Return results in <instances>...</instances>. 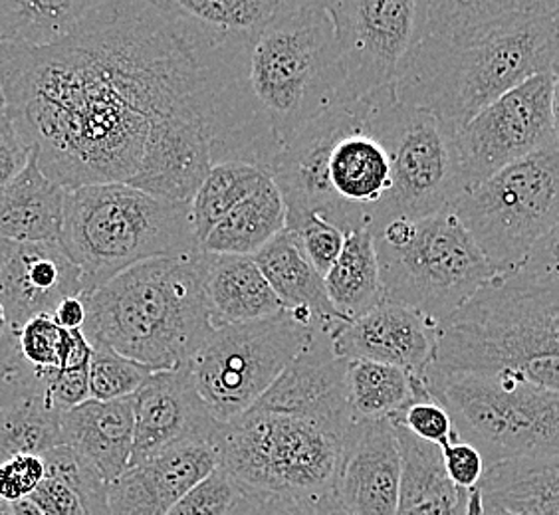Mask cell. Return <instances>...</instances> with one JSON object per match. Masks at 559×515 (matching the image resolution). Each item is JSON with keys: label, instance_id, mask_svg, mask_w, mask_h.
Returning <instances> with one entry per match:
<instances>
[{"label": "cell", "instance_id": "obj_38", "mask_svg": "<svg viewBox=\"0 0 559 515\" xmlns=\"http://www.w3.org/2000/svg\"><path fill=\"white\" fill-rule=\"evenodd\" d=\"M245 490L230 474L216 468L173 505L167 515H233Z\"/></svg>", "mask_w": 559, "mask_h": 515}, {"label": "cell", "instance_id": "obj_40", "mask_svg": "<svg viewBox=\"0 0 559 515\" xmlns=\"http://www.w3.org/2000/svg\"><path fill=\"white\" fill-rule=\"evenodd\" d=\"M393 422L409 430L420 441L444 446L447 442L454 439L459 432L454 429V422L449 415V410L437 403L435 398H423L411 403L409 407L397 417H393Z\"/></svg>", "mask_w": 559, "mask_h": 515}, {"label": "cell", "instance_id": "obj_23", "mask_svg": "<svg viewBox=\"0 0 559 515\" xmlns=\"http://www.w3.org/2000/svg\"><path fill=\"white\" fill-rule=\"evenodd\" d=\"M135 439V397L90 398L62 415V444L96 466L106 482L130 468Z\"/></svg>", "mask_w": 559, "mask_h": 515}, {"label": "cell", "instance_id": "obj_48", "mask_svg": "<svg viewBox=\"0 0 559 515\" xmlns=\"http://www.w3.org/2000/svg\"><path fill=\"white\" fill-rule=\"evenodd\" d=\"M22 357L19 354V332L12 327L9 313L0 301V371L19 366Z\"/></svg>", "mask_w": 559, "mask_h": 515}, {"label": "cell", "instance_id": "obj_11", "mask_svg": "<svg viewBox=\"0 0 559 515\" xmlns=\"http://www.w3.org/2000/svg\"><path fill=\"white\" fill-rule=\"evenodd\" d=\"M496 276H510L559 225V145L508 165L452 206Z\"/></svg>", "mask_w": 559, "mask_h": 515}, {"label": "cell", "instance_id": "obj_21", "mask_svg": "<svg viewBox=\"0 0 559 515\" xmlns=\"http://www.w3.org/2000/svg\"><path fill=\"white\" fill-rule=\"evenodd\" d=\"M335 354L347 361H373L423 376L437 357V325L415 310L381 303L332 330Z\"/></svg>", "mask_w": 559, "mask_h": 515}, {"label": "cell", "instance_id": "obj_5", "mask_svg": "<svg viewBox=\"0 0 559 515\" xmlns=\"http://www.w3.org/2000/svg\"><path fill=\"white\" fill-rule=\"evenodd\" d=\"M435 366L451 373H510L559 393V284L495 276L437 327Z\"/></svg>", "mask_w": 559, "mask_h": 515}, {"label": "cell", "instance_id": "obj_35", "mask_svg": "<svg viewBox=\"0 0 559 515\" xmlns=\"http://www.w3.org/2000/svg\"><path fill=\"white\" fill-rule=\"evenodd\" d=\"M46 478L64 482L82 502L86 515H109V483L96 466L68 446H58L43 456Z\"/></svg>", "mask_w": 559, "mask_h": 515}, {"label": "cell", "instance_id": "obj_15", "mask_svg": "<svg viewBox=\"0 0 559 515\" xmlns=\"http://www.w3.org/2000/svg\"><path fill=\"white\" fill-rule=\"evenodd\" d=\"M330 211L325 220L352 232L364 226L376 230L393 191L388 149L366 125V109L354 101L344 125L335 133L325 159Z\"/></svg>", "mask_w": 559, "mask_h": 515}, {"label": "cell", "instance_id": "obj_27", "mask_svg": "<svg viewBox=\"0 0 559 515\" xmlns=\"http://www.w3.org/2000/svg\"><path fill=\"white\" fill-rule=\"evenodd\" d=\"M252 258L284 303V310L308 313L312 315L313 322L332 330L345 322L335 312L325 288V279L304 258L288 230H284Z\"/></svg>", "mask_w": 559, "mask_h": 515}, {"label": "cell", "instance_id": "obj_12", "mask_svg": "<svg viewBox=\"0 0 559 515\" xmlns=\"http://www.w3.org/2000/svg\"><path fill=\"white\" fill-rule=\"evenodd\" d=\"M316 323L294 312L216 327L187 363L209 412L221 424L247 415L310 344Z\"/></svg>", "mask_w": 559, "mask_h": 515}, {"label": "cell", "instance_id": "obj_51", "mask_svg": "<svg viewBox=\"0 0 559 515\" xmlns=\"http://www.w3.org/2000/svg\"><path fill=\"white\" fill-rule=\"evenodd\" d=\"M551 118H554V133L559 145V65L554 70V92H551Z\"/></svg>", "mask_w": 559, "mask_h": 515}, {"label": "cell", "instance_id": "obj_32", "mask_svg": "<svg viewBox=\"0 0 559 515\" xmlns=\"http://www.w3.org/2000/svg\"><path fill=\"white\" fill-rule=\"evenodd\" d=\"M345 386L354 422L391 420L411 403L432 398L423 376L373 361H349Z\"/></svg>", "mask_w": 559, "mask_h": 515}, {"label": "cell", "instance_id": "obj_49", "mask_svg": "<svg viewBox=\"0 0 559 515\" xmlns=\"http://www.w3.org/2000/svg\"><path fill=\"white\" fill-rule=\"evenodd\" d=\"M86 301L82 296H74V298H66L56 306L52 312V320H55L58 327H62L66 332H75V330H84L86 325Z\"/></svg>", "mask_w": 559, "mask_h": 515}, {"label": "cell", "instance_id": "obj_8", "mask_svg": "<svg viewBox=\"0 0 559 515\" xmlns=\"http://www.w3.org/2000/svg\"><path fill=\"white\" fill-rule=\"evenodd\" d=\"M347 434L298 415L250 408L225 427L221 468L248 494L320 500L334 495Z\"/></svg>", "mask_w": 559, "mask_h": 515}, {"label": "cell", "instance_id": "obj_43", "mask_svg": "<svg viewBox=\"0 0 559 515\" xmlns=\"http://www.w3.org/2000/svg\"><path fill=\"white\" fill-rule=\"evenodd\" d=\"M442 462L452 482L463 490H474L483 482L486 472V462L478 448L471 442L463 441L459 434L441 446Z\"/></svg>", "mask_w": 559, "mask_h": 515}, {"label": "cell", "instance_id": "obj_47", "mask_svg": "<svg viewBox=\"0 0 559 515\" xmlns=\"http://www.w3.org/2000/svg\"><path fill=\"white\" fill-rule=\"evenodd\" d=\"M31 498L52 515H86L78 495L56 478H44Z\"/></svg>", "mask_w": 559, "mask_h": 515}, {"label": "cell", "instance_id": "obj_7", "mask_svg": "<svg viewBox=\"0 0 559 515\" xmlns=\"http://www.w3.org/2000/svg\"><path fill=\"white\" fill-rule=\"evenodd\" d=\"M376 250L385 301L419 312L437 327L496 276L452 208L381 226Z\"/></svg>", "mask_w": 559, "mask_h": 515}, {"label": "cell", "instance_id": "obj_4", "mask_svg": "<svg viewBox=\"0 0 559 515\" xmlns=\"http://www.w3.org/2000/svg\"><path fill=\"white\" fill-rule=\"evenodd\" d=\"M199 252L141 262L82 296L87 342L108 345L151 371L187 366L215 332Z\"/></svg>", "mask_w": 559, "mask_h": 515}, {"label": "cell", "instance_id": "obj_37", "mask_svg": "<svg viewBox=\"0 0 559 515\" xmlns=\"http://www.w3.org/2000/svg\"><path fill=\"white\" fill-rule=\"evenodd\" d=\"M286 230L304 258L325 278L344 250L345 232L316 213L286 216Z\"/></svg>", "mask_w": 559, "mask_h": 515}, {"label": "cell", "instance_id": "obj_20", "mask_svg": "<svg viewBox=\"0 0 559 515\" xmlns=\"http://www.w3.org/2000/svg\"><path fill=\"white\" fill-rule=\"evenodd\" d=\"M401 448L391 420L354 422L334 498L347 515H397Z\"/></svg>", "mask_w": 559, "mask_h": 515}, {"label": "cell", "instance_id": "obj_50", "mask_svg": "<svg viewBox=\"0 0 559 515\" xmlns=\"http://www.w3.org/2000/svg\"><path fill=\"white\" fill-rule=\"evenodd\" d=\"M9 510H11L12 515H52L38 502H34L31 495L22 498V500L14 502V504H9Z\"/></svg>", "mask_w": 559, "mask_h": 515}, {"label": "cell", "instance_id": "obj_24", "mask_svg": "<svg viewBox=\"0 0 559 515\" xmlns=\"http://www.w3.org/2000/svg\"><path fill=\"white\" fill-rule=\"evenodd\" d=\"M199 270L213 325H235L266 320L284 312L254 258L199 252Z\"/></svg>", "mask_w": 559, "mask_h": 515}, {"label": "cell", "instance_id": "obj_16", "mask_svg": "<svg viewBox=\"0 0 559 515\" xmlns=\"http://www.w3.org/2000/svg\"><path fill=\"white\" fill-rule=\"evenodd\" d=\"M347 363L334 351L332 327L318 325L310 344L252 408L298 415L347 434L354 427L345 386Z\"/></svg>", "mask_w": 559, "mask_h": 515}, {"label": "cell", "instance_id": "obj_9", "mask_svg": "<svg viewBox=\"0 0 559 515\" xmlns=\"http://www.w3.org/2000/svg\"><path fill=\"white\" fill-rule=\"evenodd\" d=\"M430 397L449 410L463 441L488 466L559 452V393L510 373H451L432 366L423 375Z\"/></svg>", "mask_w": 559, "mask_h": 515}, {"label": "cell", "instance_id": "obj_44", "mask_svg": "<svg viewBox=\"0 0 559 515\" xmlns=\"http://www.w3.org/2000/svg\"><path fill=\"white\" fill-rule=\"evenodd\" d=\"M43 373L48 386V395L62 415L92 398L90 397V366L62 369V371L50 369Z\"/></svg>", "mask_w": 559, "mask_h": 515}, {"label": "cell", "instance_id": "obj_33", "mask_svg": "<svg viewBox=\"0 0 559 515\" xmlns=\"http://www.w3.org/2000/svg\"><path fill=\"white\" fill-rule=\"evenodd\" d=\"M266 177H270L269 172L247 163H218L209 171L191 201V226L199 247Z\"/></svg>", "mask_w": 559, "mask_h": 515}, {"label": "cell", "instance_id": "obj_46", "mask_svg": "<svg viewBox=\"0 0 559 515\" xmlns=\"http://www.w3.org/2000/svg\"><path fill=\"white\" fill-rule=\"evenodd\" d=\"M518 272L530 278L549 279L559 284V225L532 248L526 262Z\"/></svg>", "mask_w": 559, "mask_h": 515}, {"label": "cell", "instance_id": "obj_36", "mask_svg": "<svg viewBox=\"0 0 559 515\" xmlns=\"http://www.w3.org/2000/svg\"><path fill=\"white\" fill-rule=\"evenodd\" d=\"M90 359V397L96 400H121L135 397L155 373L150 367L131 361L108 345H92Z\"/></svg>", "mask_w": 559, "mask_h": 515}, {"label": "cell", "instance_id": "obj_26", "mask_svg": "<svg viewBox=\"0 0 559 515\" xmlns=\"http://www.w3.org/2000/svg\"><path fill=\"white\" fill-rule=\"evenodd\" d=\"M393 422V420H391ZM401 448V490L397 515H466L468 490L452 482L441 446L420 441L397 422Z\"/></svg>", "mask_w": 559, "mask_h": 515}, {"label": "cell", "instance_id": "obj_14", "mask_svg": "<svg viewBox=\"0 0 559 515\" xmlns=\"http://www.w3.org/2000/svg\"><path fill=\"white\" fill-rule=\"evenodd\" d=\"M554 72L506 92L456 133L464 181L473 189L508 165L556 147L551 118Z\"/></svg>", "mask_w": 559, "mask_h": 515}, {"label": "cell", "instance_id": "obj_39", "mask_svg": "<svg viewBox=\"0 0 559 515\" xmlns=\"http://www.w3.org/2000/svg\"><path fill=\"white\" fill-rule=\"evenodd\" d=\"M66 330L58 327L52 315L43 313L19 330V354L26 366L36 371L58 369L60 349L64 342Z\"/></svg>", "mask_w": 559, "mask_h": 515}, {"label": "cell", "instance_id": "obj_10", "mask_svg": "<svg viewBox=\"0 0 559 515\" xmlns=\"http://www.w3.org/2000/svg\"><path fill=\"white\" fill-rule=\"evenodd\" d=\"M361 104L366 125L385 145L393 169V191L376 230L399 218L417 220L452 208L468 191L456 133L427 109L401 104L393 86Z\"/></svg>", "mask_w": 559, "mask_h": 515}, {"label": "cell", "instance_id": "obj_42", "mask_svg": "<svg viewBox=\"0 0 559 515\" xmlns=\"http://www.w3.org/2000/svg\"><path fill=\"white\" fill-rule=\"evenodd\" d=\"M46 478L43 456L22 454L0 462V502L14 504L22 498L34 494V490Z\"/></svg>", "mask_w": 559, "mask_h": 515}, {"label": "cell", "instance_id": "obj_41", "mask_svg": "<svg viewBox=\"0 0 559 515\" xmlns=\"http://www.w3.org/2000/svg\"><path fill=\"white\" fill-rule=\"evenodd\" d=\"M233 515H347L334 495L320 500H288L245 492Z\"/></svg>", "mask_w": 559, "mask_h": 515}, {"label": "cell", "instance_id": "obj_28", "mask_svg": "<svg viewBox=\"0 0 559 515\" xmlns=\"http://www.w3.org/2000/svg\"><path fill=\"white\" fill-rule=\"evenodd\" d=\"M476 488L510 514L559 515V452L488 466Z\"/></svg>", "mask_w": 559, "mask_h": 515}, {"label": "cell", "instance_id": "obj_3", "mask_svg": "<svg viewBox=\"0 0 559 515\" xmlns=\"http://www.w3.org/2000/svg\"><path fill=\"white\" fill-rule=\"evenodd\" d=\"M344 72L325 2L298 0L254 36H233L218 163L272 172L301 129L342 104Z\"/></svg>", "mask_w": 559, "mask_h": 515}, {"label": "cell", "instance_id": "obj_19", "mask_svg": "<svg viewBox=\"0 0 559 515\" xmlns=\"http://www.w3.org/2000/svg\"><path fill=\"white\" fill-rule=\"evenodd\" d=\"M216 468H221L218 442L194 439L173 444L109 483V515H167Z\"/></svg>", "mask_w": 559, "mask_h": 515}, {"label": "cell", "instance_id": "obj_30", "mask_svg": "<svg viewBox=\"0 0 559 515\" xmlns=\"http://www.w3.org/2000/svg\"><path fill=\"white\" fill-rule=\"evenodd\" d=\"M323 279L335 312L345 322L357 320L385 303L377 260L376 232L371 226L345 232L344 250Z\"/></svg>", "mask_w": 559, "mask_h": 515}, {"label": "cell", "instance_id": "obj_34", "mask_svg": "<svg viewBox=\"0 0 559 515\" xmlns=\"http://www.w3.org/2000/svg\"><path fill=\"white\" fill-rule=\"evenodd\" d=\"M173 4L216 33L254 36L290 12L298 0H173Z\"/></svg>", "mask_w": 559, "mask_h": 515}, {"label": "cell", "instance_id": "obj_25", "mask_svg": "<svg viewBox=\"0 0 559 515\" xmlns=\"http://www.w3.org/2000/svg\"><path fill=\"white\" fill-rule=\"evenodd\" d=\"M68 189L44 175L31 155L0 189V242H60Z\"/></svg>", "mask_w": 559, "mask_h": 515}, {"label": "cell", "instance_id": "obj_2", "mask_svg": "<svg viewBox=\"0 0 559 515\" xmlns=\"http://www.w3.org/2000/svg\"><path fill=\"white\" fill-rule=\"evenodd\" d=\"M558 0H429L395 96L452 133L530 77L559 65Z\"/></svg>", "mask_w": 559, "mask_h": 515}, {"label": "cell", "instance_id": "obj_45", "mask_svg": "<svg viewBox=\"0 0 559 515\" xmlns=\"http://www.w3.org/2000/svg\"><path fill=\"white\" fill-rule=\"evenodd\" d=\"M33 149L22 141L9 113L0 111V189L24 169Z\"/></svg>", "mask_w": 559, "mask_h": 515}, {"label": "cell", "instance_id": "obj_6", "mask_svg": "<svg viewBox=\"0 0 559 515\" xmlns=\"http://www.w3.org/2000/svg\"><path fill=\"white\" fill-rule=\"evenodd\" d=\"M60 244L82 272L84 296L141 262L201 250L191 204L126 183L68 189Z\"/></svg>", "mask_w": 559, "mask_h": 515}, {"label": "cell", "instance_id": "obj_13", "mask_svg": "<svg viewBox=\"0 0 559 515\" xmlns=\"http://www.w3.org/2000/svg\"><path fill=\"white\" fill-rule=\"evenodd\" d=\"M325 7L334 22L345 104L395 86L419 43L427 0H335Z\"/></svg>", "mask_w": 559, "mask_h": 515}, {"label": "cell", "instance_id": "obj_1", "mask_svg": "<svg viewBox=\"0 0 559 515\" xmlns=\"http://www.w3.org/2000/svg\"><path fill=\"white\" fill-rule=\"evenodd\" d=\"M12 125L64 189L133 184L175 141L216 153L228 84V36L173 0H99L64 43H0Z\"/></svg>", "mask_w": 559, "mask_h": 515}, {"label": "cell", "instance_id": "obj_18", "mask_svg": "<svg viewBox=\"0 0 559 515\" xmlns=\"http://www.w3.org/2000/svg\"><path fill=\"white\" fill-rule=\"evenodd\" d=\"M74 296H84L82 272L60 242H0V301L16 332Z\"/></svg>", "mask_w": 559, "mask_h": 515}, {"label": "cell", "instance_id": "obj_17", "mask_svg": "<svg viewBox=\"0 0 559 515\" xmlns=\"http://www.w3.org/2000/svg\"><path fill=\"white\" fill-rule=\"evenodd\" d=\"M226 424L209 412L187 366L155 371L135 395V439L131 466L185 441L221 444Z\"/></svg>", "mask_w": 559, "mask_h": 515}, {"label": "cell", "instance_id": "obj_52", "mask_svg": "<svg viewBox=\"0 0 559 515\" xmlns=\"http://www.w3.org/2000/svg\"><path fill=\"white\" fill-rule=\"evenodd\" d=\"M480 515H516L510 514V512H506L502 507H498V505L490 504V502H486L485 500V510H483V514Z\"/></svg>", "mask_w": 559, "mask_h": 515}, {"label": "cell", "instance_id": "obj_53", "mask_svg": "<svg viewBox=\"0 0 559 515\" xmlns=\"http://www.w3.org/2000/svg\"><path fill=\"white\" fill-rule=\"evenodd\" d=\"M7 108V99H4V87H2V65H0V111Z\"/></svg>", "mask_w": 559, "mask_h": 515}, {"label": "cell", "instance_id": "obj_31", "mask_svg": "<svg viewBox=\"0 0 559 515\" xmlns=\"http://www.w3.org/2000/svg\"><path fill=\"white\" fill-rule=\"evenodd\" d=\"M99 0H0V43L43 50L64 43Z\"/></svg>", "mask_w": 559, "mask_h": 515}, {"label": "cell", "instance_id": "obj_22", "mask_svg": "<svg viewBox=\"0 0 559 515\" xmlns=\"http://www.w3.org/2000/svg\"><path fill=\"white\" fill-rule=\"evenodd\" d=\"M62 446V412L48 395L43 371L21 361L0 371V462L44 456Z\"/></svg>", "mask_w": 559, "mask_h": 515}, {"label": "cell", "instance_id": "obj_54", "mask_svg": "<svg viewBox=\"0 0 559 515\" xmlns=\"http://www.w3.org/2000/svg\"><path fill=\"white\" fill-rule=\"evenodd\" d=\"M0 515H12L11 510H9V504L0 502Z\"/></svg>", "mask_w": 559, "mask_h": 515}, {"label": "cell", "instance_id": "obj_55", "mask_svg": "<svg viewBox=\"0 0 559 515\" xmlns=\"http://www.w3.org/2000/svg\"><path fill=\"white\" fill-rule=\"evenodd\" d=\"M556 26H558V36H559V0H558V9H556Z\"/></svg>", "mask_w": 559, "mask_h": 515}, {"label": "cell", "instance_id": "obj_29", "mask_svg": "<svg viewBox=\"0 0 559 515\" xmlns=\"http://www.w3.org/2000/svg\"><path fill=\"white\" fill-rule=\"evenodd\" d=\"M286 216L288 211L278 184L266 177L209 232L201 250L252 258L286 230Z\"/></svg>", "mask_w": 559, "mask_h": 515}]
</instances>
